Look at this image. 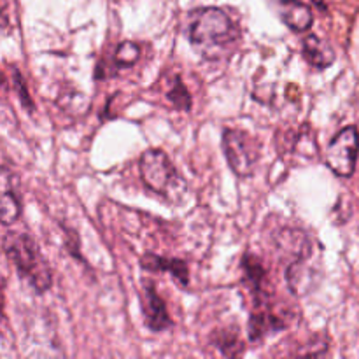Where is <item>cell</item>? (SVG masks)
<instances>
[{
	"label": "cell",
	"mask_w": 359,
	"mask_h": 359,
	"mask_svg": "<svg viewBox=\"0 0 359 359\" xmlns=\"http://www.w3.org/2000/svg\"><path fill=\"white\" fill-rule=\"evenodd\" d=\"M9 11H7V0H0V32H6L9 28Z\"/></svg>",
	"instance_id": "ac0fdd59"
},
{
	"label": "cell",
	"mask_w": 359,
	"mask_h": 359,
	"mask_svg": "<svg viewBox=\"0 0 359 359\" xmlns=\"http://www.w3.org/2000/svg\"><path fill=\"white\" fill-rule=\"evenodd\" d=\"M286 280L291 293L297 297H304L316 286L318 272L311 265H307V259H294L287 265Z\"/></svg>",
	"instance_id": "9c48e42d"
},
{
	"label": "cell",
	"mask_w": 359,
	"mask_h": 359,
	"mask_svg": "<svg viewBox=\"0 0 359 359\" xmlns=\"http://www.w3.org/2000/svg\"><path fill=\"white\" fill-rule=\"evenodd\" d=\"M13 81H14V88L18 90V95H20V100L21 104L25 105V109L27 111H34V102H32L30 95H28V88L27 84H25V79L23 76L20 74V70L16 69V67H13Z\"/></svg>",
	"instance_id": "e0dca14e"
},
{
	"label": "cell",
	"mask_w": 359,
	"mask_h": 359,
	"mask_svg": "<svg viewBox=\"0 0 359 359\" xmlns=\"http://www.w3.org/2000/svg\"><path fill=\"white\" fill-rule=\"evenodd\" d=\"M167 98L174 104L175 109H181V111H189V109H191V95L186 90L181 77H177V79L174 81V86H172L170 91L167 93Z\"/></svg>",
	"instance_id": "9a60e30c"
},
{
	"label": "cell",
	"mask_w": 359,
	"mask_h": 359,
	"mask_svg": "<svg viewBox=\"0 0 359 359\" xmlns=\"http://www.w3.org/2000/svg\"><path fill=\"white\" fill-rule=\"evenodd\" d=\"M314 4H316V6H318V7H321V9H325V0H314Z\"/></svg>",
	"instance_id": "ffe728a7"
},
{
	"label": "cell",
	"mask_w": 359,
	"mask_h": 359,
	"mask_svg": "<svg viewBox=\"0 0 359 359\" xmlns=\"http://www.w3.org/2000/svg\"><path fill=\"white\" fill-rule=\"evenodd\" d=\"M302 49H304V58L307 60L309 65L316 67V69H328L335 62V51L330 42L316 34L307 35L304 39Z\"/></svg>",
	"instance_id": "8fae6325"
},
{
	"label": "cell",
	"mask_w": 359,
	"mask_h": 359,
	"mask_svg": "<svg viewBox=\"0 0 359 359\" xmlns=\"http://www.w3.org/2000/svg\"><path fill=\"white\" fill-rule=\"evenodd\" d=\"M144 314H146L147 328L154 333L165 332L172 325L170 316H168L167 305L156 293L154 284H146L144 291Z\"/></svg>",
	"instance_id": "ba28073f"
},
{
	"label": "cell",
	"mask_w": 359,
	"mask_h": 359,
	"mask_svg": "<svg viewBox=\"0 0 359 359\" xmlns=\"http://www.w3.org/2000/svg\"><path fill=\"white\" fill-rule=\"evenodd\" d=\"M140 56V48L132 41H125L116 48L114 63L118 67H132Z\"/></svg>",
	"instance_id": "5bb4252c"
},
{
	"label": "cell",
	"mask_w": 359,
	"mask_h": 359,
	"mask_svg": "<svg viewBox=\"0 0 359 359\" xmlns=\"http://www.w3.org/2000/svg\"><path fill=\"white\" fill-rule=\"evenodd\" d=\"M272 2L283 23L293 32L302 34L312 27L314 14H312L311 7L305 6L304 2L300 0H272Z\"/></svg>",
	"instance_id": "8992f818"
},
{
	"label": "cell",
	"mask_w": 359,
	"mask_h": 359,
	"mask_svg": "<svg viewBox=\"0 0 359 359\" xmlns=\"http://www.w3.org/2000/svg\"><path fill=\"white\" fill-rule=\"evenodd\" d=\"M217 347H219L224 356H237L244 349L237 335V330L235 332H221L219 339H217Z\"/></svg>",
	"instance_id": "2e32d148"
},
{
	"label": "cell",
	"mask_w": 359,
	"mask_h": 359,
	"mask_svg": "<svg viewBox=\"0 0 359 359\" xmlns=\"http://www.w3.org/2000/svg\"><path fill=\"white\" fill-rule=\"evenodd\" d=\"M139 170L144 184L168 202H179L186 193L184 177L161 149H147L142 153Z\"/></svg>",
	"instance_id": "3957f363"
},
{
	"label": "cell",
	"mask_w": 359,
	"mask_h": 359,
	"mask_svg": "<svg viewBox=\"0 0 359 359\" xmlns=\"http://www.w3.org/2000/svg\"><path fill=\"white\" fill-rule=\"evenodd\" d=\"M359 153V132L356 126L340 130L326 149V165L339 177H351L356 170Z\"/></svg>",
	"instance_id": "5b68a950"
},
{
	"label": "cell",
	"mask_w": 359,
	"mask_h": 359,
	"mask_svg": "<svg viewBox=\"0 0 359 359\" xmlns=\"http://www.w3.org/2000/svg\"><path fill=\"white\" fill-rule=\"evenodd\" d=\"M4 251L16 266L18 273L37 293H46L53 284V273L37 244L28 233L11 231L4 237Z\"/></svg>",
	"instance_id": "7a4b0ae2"
},
{
	"label": "cell",
	"mask_w": 359,
	"mask_h": 359,
	"mask_svg": "<svg viewBox=\"0 0 359 359\" xmlns=\"http://www.w3.org/2000/svg\"><path fill=\"white\" fill-rule=\"evenodd\" d=\"M4 290H6V279L0 273V316L4 314V305H6V297H4Z\"/></svg>",
	"instance_id": "d6986e66"
},
{
	"label": "cell",
	"mask_w": 359,
	"mask_h": 359,
	"mask_svg": "<svg viewBox=\"0 0 359 359\" xmlns=\"http://www.w3.org/2000/svg\"><path fill=\"white\" fill-rule=\"evenodd\" d=\"M6 86V77H4V74L0 72V88Z\"/></svg>",
	"instance_id": "44dd1931"
},
{
	"label": "cell",
	"mask_w": 359,
	"mask_h": 359,
	"mask_svg": "<svg viewBox=\"0 0 359 359\" xmlns=\"http://www.w3.org/2000/svg\"><path fill=\"white\" fill-rule=\"evenodd\" d=\"M276 244L277 249H279L284 256H290L291 262H294V259H309V256H311L312 252L311 241H309L307 235L300 230L286 228V230L279 231Z\"/></svg>",
	"instance_id": "30bf717a"
},
{
	"label": "cell",
	"mask_w": 359,
	"mask_h": 359,
	"mask_svg": "<svg viewBox=\"0 0 359 359\" xmlns=\"http://www.w3.org/2000/svg\"><path fill=\"white\" fill-rule=\"evenodd\" d=\"M223 151L235 175L245 179L255 174L259 160V146L251 133L237 128L223 132Z\"/></svg>",
	"instance_id": "277c9868"
},
{
	"label": "cell",
	"mask_w": 359,
	"mask_h": 359,
	"mask_svg": "<svg viewBox=\"0 0 359 359\" xmlns=\"http://www.w3.org/2000/svg\"><path fill=\"white\" fill-rule=\"evenodd\" d=\"M21 216V202L14 189L13 174L6 167H0V224L16 223Z\"/></svg>",
	"instance_id": "52a82bcc"
},
{
	"label": "cell",
	"mask_w": 359,
	"mask_h": 359,
	"mask_svg": "<svg viewBox=\"0 0 359 359\" xmlns=\"http://www.w3.org/2000/svg\"><path fill=\"white\" fill-rule=\"evenodd\" d=\"M242 266H244L245 279H248L251 290L255 291V293H259V291H262L263 279H265V269H263V265L259 263V259L252 255H245Z\"/></svg>",
	"instance_id": "4fadbf2b"
},
{
	"label": "cell",
	"mask_w": 359,
	"mask_h": 359,
	"mask_svg": "<svg viewBox=\"0 0 359 359\" xmlns=\"http://www.w3.org/2000/svg\"><path fill=\"white\" fill-rule=\"evenodd\" d=\"M140 266L147 272H168L172 273L177 283H181L182 286H188L189 283V272L188 265H186L182 259H168L161 258V256L156 255H146L142 259H140Z\"/></svg>",
	"instance_id": "7c38bea8"
},
{
	"label": "cell",
	"mask_w": 359,
	"mask_h": 359,
	"mask_svg": "<svg viewBox=\"0 0 359 359\" xmlns=\"http://www.w3.org/2000/svg\"><path fill=\"white\" fill-rule=\"evenodd\" d=\"M189 41L203 55L219 56L238 39V28L219 7H200L189 18Z\"/></svg>",
	"instance_id": "6da1fadb"
}]
</instances>
